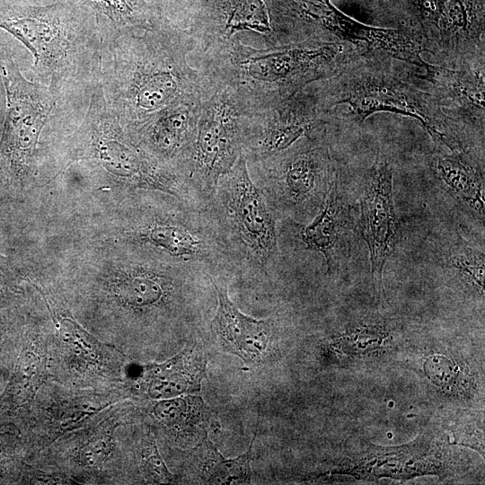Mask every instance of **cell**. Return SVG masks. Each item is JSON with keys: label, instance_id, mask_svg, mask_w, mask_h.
Returning <instances> with one entry per match:
<instances>
[{"label": "cell", "instance_id": "12", "mask_svg": "<svg viewBox=\"0 0 485 485\" xmlns=\"http://www.w3.org/2000/svg\"><path fill=\"white\" fill-rule=\"evenodd\" d=\"M392 181V164L384 152L378 149L363 182L360 225L369 250L375 289L379 295L383 294L384 268L394 251L398 237Z\"/></svg>", "mask_w": 485, "mask_h": 485}, {"label": "cell", "instance_id": "13", "mask_svg": "<svg viewBox=\"0 0 485 485\" xmlns=\"http://www.w3.org/2000/svg\"><path fill=\"white\" fill-rule=\"evenodd\" d=\"M428 53L448 67L484 65V0H448Z\"/></svg>", "mask_w": 485, "mask_h": 485}, {"label": "cell", "instance_id": "17", "mask_svg": "<svg viewBox=\"0 0 485 485\" xmlns=\"http://www.w3.org/2000/svg\"><path fill=\"white\" fill-rule=\"evenodd\" d=\"M207 359L196 348H184L181 353L148 371L147 394L156 400L197 393L201 380L206 377Z\"/></svg>", "mask_w": 485, "mask_h": 485}, {"label": "cell", "instance_id": "21", "mask_svg": "<svg viewBox=\"0 0 485 485\" xmlns=\"http://www.w3.org/2000/svg\"><path fill=\"white\" fill-rule=\"evenodd\" d=\"M155 418L167 428L181 435L204 436L208 410L202 398L197 395L163 399L153 409Z\"/></svg>", "mask_w": 485, "mask_h": 485}, {"label": "cell", "instance_id": "23", "mask_svg": "<svg viewBox=\"0 0 485 485\" xmlns=\"http://www.w3.org/2000/svg\"><path fill=\"white\" fill-rule=\"evenodd\" d=\"M412 17L410 28L418 34L428 52L434 40L437 21L448 0H402Z\"/></svg>", "mask_w": 485, "mask_h": 485}, {"label": "cell", "instance_id": "18", "mask_svg": "<svg viewBox=\"0 0 485 485\" xmlns=\"http://www.w3.org/2000/svg\"><path fill=\"white\" fill-rule=\"evenodd\" d=\"M435 170L445 190L483 220V173L467 151L438 154L435 159Z\"/></svg>", "mask_w": 485, "mask_h": 485}, {"label": "cell", "instance_id": "4", "mask_svg": "<svg viewBox=\"0 0 485 485\" xmlns=\"http://www.w3.org/2000/svg\"><path fill=\"white\" fill-rule=\"evenodd\" d=\"M205 208L226 248L234 275L267 278L280 266L278 217L241 153Z\"/></svg>", "mask_w": 485, "mask_h": 485}, {"label": "cell", "instance_id": "15", "mask_svg": "<svg viewBox=\"0 0 485 485\" xmlns=\"http://www.w3.org/2000/svg\"><path fill=\"white\" fill-rule=\"evenodd\" d=\"M217 307L211 329L221 345L247 363L261 362L272 342L271 319L257 320L242 313L228 295V277L211 278Z\"/></svg>", "mask_w": 485, "mask_h": 485}, {"label": "cell", "instance_id": "8", "mask_svg": "<svg viewBox=\"0 0 485 485\" xmlns=\"http://www.w3.org/2000/svg\"><path fill=\"white\" fill-rule=\"evenodd\" d=\"M81 132L88 138L91 157L106 172L130 184L162 190L197 205L181 178L130 138L107 103L98 83L92 93Z\"/></svg>", "mask_w": 485, "mask_h": 485}, {"label": "cell", "instance_id": "19", "mask_svg": "<svg viewBox=\"0 0 485 485\" xmlns=\"http://www.w3.org/2000/svg\"><path fill=\"white\" fill-rule=\"evenodd\" d=\"M235 458L225 459L214 446L207 434L200 440L196 449V456L200 460V478L207 484H249L251 480L250 463L252 457V446Z\"/></svg>", "mask_w": 485, "mask_h": 485}, {"label": "cell", "instance_id": "6", "mask_svg": "<svg viewBox=\"0 0 485 485\" xmlns=\"http://www.w3.org/2000/svg\"><path fill=\"white\" fill-rule=\"evenodd\" d=\"M0 28L21 41L33 57V70L59 96L77 72L83 24L67 3L46 5L0 4Z\"/></svg>", "mask_w": 485, "mask_h": 485}, {"label": "cell", "instance_id": "1", "mask_svg": "<svg viewBox=\"0 0 485 485\" xmlns=\"http://www.w3.org/2000/svg\"><path fill=\"white\" fill-rule=\"evenodd\" d=\"M190 40L154 25L100 40L97 83L126 132L163 110L211 93L187 62Z\"/></svg>", "mask_w": 485, "mask_h": 485}, {"label": "cell", "instance_id": "9", "mask_svg": "<svg viewBox=\"0 0 485 485\" xmlns=\"http://www.w3.org/2000/svg\"><path fill=\"white\" fill-rule=\"evenodd\" d=\"M5 115L0 137V181L23 180L31 172L40 133L58 95L28 80L9 50L0 48Z\"/></svg>", "mask_w": 485, "mask_h": 485}, {"label": "cell", "instance_id": "16", "mask_svg": "<svg viewBox=\"0 0 485 485\" xmlns=\"http://www.w3.org/2000/svg\"><path fill=\"white\" fill-rule=\"evenodd\" d=\"M340 172L319 212L308 225L291 222L295 236L305 250L321 253L331 270L340 265L346 246L348 210L341 189Z\"/></svg>", "mask_w": 485, "mask_h": 485}, {"label": "cell", "instance_id": "14", "mask_svg": "<svg viewBox=\"0 0 485 485\" xmlns=\"http://www.w3.org/2000/svg\"><path fill=\"white\" fill-rule=\"evenodd\" d=\"M484 65L448 67L428 64L419 76L445 114L460 126L484 132Z\"/></svg>", "mask_w": 485, "mask_h": 485}, {"label": "cell", "instance_id": "3", "mask_svg": "<svg viewBox=\"0 0 485 485\" xmlns=\"http://www.w3.org/2000/svg\"><path fill=\"white\" fill-rule=\"evenodd\" d=\"M228 66L223 83L232 88L250 111L285 101L309 84L338 75L366 54L347 42L304 40L255 49L240 41L227 44Z\"/></svg>", "mask_w": 485, "mask_h": 485}, {"label": "cell", "instance_id": "22", "mask_svg": "<svg viewBox=\"0 0 485 485\" xmlns=\"http://www.w3.org/2000/svg\"><path fill=\"white\" fill-rule=\"evenodd\" d=\"M221 8L224 40L241 31L262 34L273 31L265 0H223Z\"/></svg>", "mask_w": 485, "mask_h": 485}, {"label": "cell", "instance_id": "7", "mask_svg": "<svg viewBox=\"0 0 485 485\" xmlns=\"http://www.w3.org/2000/svg\"><path fill=\"white\" fill-rule=\"evenodd\" d=\"M248 112L237 93L221 84L214 85L200 105L194 142L181 176L201 207L212 198L220 177L242 152Z\"/></svg>", "mask_w": 485, "mask_h": 485}, {"label": "cell", "instance_id": "20", "mask_svg": "<svg viewBox=\"0 0 485 485\" xmlns=\"http://www.w3.org/2000/svg\"><path fill=\"white\" fill-rule=\"evenodd\" d=\"M95 18L100 39L145 29L151 24L133 0H79Z\"/></svg>", "mask_w": 485, "mask_h": 485}, {"label": "cell", "instance_id": "25", "mask_svg": "<svg viewBox=\"0 0 485 485\" xmlns=\"http://www.w3.org/2000/svg\"><path fill=\"white\" fill-rule=\"evenodd\" d=\"M4 260H5V259L2 255H0V266L4 265Z\"/></svg>", "mask_w": 485, "mask_h": 485}, {"label": "cell", "instance_id": "11", "mask_svg": "<svg viewBox=\"0 0 485 485\" xmlns=\"http://www.w3.org/2000/svg\"><path fill=\"white\" fill-rule=\"evenodd\" d=\"M324 123L314 95L303 91L272 107L250 111L245 119L242 154L247 163L282 152Z\"/></svg>", "mask_w": 485, "mask_h": 485}, {"label": "cell", "instance_id": "5", "mask_svg": "<svg viewBox=\"0 0 485 485\" xmlns=\"http://www.w3.org/2000/svg\"><path fill=\"white\" fill-rule=\"evenodd\" d=\"M251 164V179L277 217L293 221L319 212L339 173L329 147L315 134Z\"/></svg>", "mask_w": 485, "mask_h": 485}, {"label": "cell", "instance_id": "10", "mask_svg": "<svg viewBox=\"0 0 485 485\" xmlns=\"http://www.w3.org/2000/svg\"><path fill=\"white\" fill-rule=\"evenodd\" d=\"M287 9L303 25L304 40L350 43L365 53H377L424 69L425 48L409 28L365 24L337 8L331 0H288Z\"/></svg>", "mask_w": 485, "mask_h": 485}, {"label": "cell", "instance_id": "24", "mask_svg": "<svg viewBox=\"0 0 485 485\" xmlns=\"http://www.w3.org/2000/svg\"><path fill=\"white\" fill-rule=\"evenodd\" d=\"M447 263L470 283L483 291L484 254L464 242L454 245L446 257Z\"/></svg>", "mask_w": 485, "mask_h": 485}, {"label": "cell", "instance_id": "2", "mask_svg": "<svg viewBox=\"0 0 485 485\" xmlns=\"http://www.w3.org/2000/svg\"><path fill=\"white\" fill-rule=\"evenodd\" d=\"M394 60L377 53L363 54L323 81V88L314 94L321 113L346 105L341 117L357 123L376 112L410 117L440 149L467 151L461 126L444 113L419 73L400 68Z\"/></svg>", "mask_w": 485, "mask_h": 485}]
</instances>
